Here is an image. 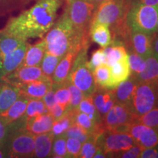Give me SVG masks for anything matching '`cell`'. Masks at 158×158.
<instances>
[{
	"instance_id": "1",
	"label": "cell",
	"mask_w": 158,
	"mask_h": 158,
	"mask_svg": "<svg viewBox=\"0 0 158 158\" xmlns=\"http://www.w3.org/2000/svg\"><path fill=\"white\" fill-rule=\"evenodd\" d=\"M62 4L63 0H37L29 9L11 17L1 31L23 40L43 38L54 24Z\"/></svg>"
},
{
	"instance_id": "2",
	"label": "cell",
	"mask_w": 158,
	"mask_h": 158,
	"mask_svg": "<svg viewBox=\"0 0 158 158\" xmlns=\"http://www.w3.org/2000/svg\"><path fill=\"white\" fill-rule=\"evenodd\" d=\"M43 38L47 52L61 57L69 51H79L85 45H89V37L78 31L65 11Z\"/></svg>"
},
{
	"instance_id": "3",
	"label": "cell",
	"mask_w": 158,
	"mask_h": 158,
	"mask_svg": "<svg viewBox=\"0 0 158 158\" xmlns=\"http://www.w3.org/2000/svg\"><path fill=\"white\" fill-rule=\"evenodd\" d=\"M26 122L27 119L21 117L10 123L11 132L5 144L9 157H33L35 135L26 130Z\"/></svg>"
},
{
	"instance_id": "4",
	"label": "cell",
	"mask_w": 158,
	"mask_h": 158,
	"mask_svg": "<svg viewBox=\"0 0 158 158\" xmlns=\"http://www.w3.org/2000/svg\"><path fill=\"white\" fill-rule=\"evenodd\" d=\"M130 7L129 0H105L95 7L91 23H103L112 31L127 23Z\"/></svg>"
},
{
	"instance_id": "5",
	"label": "cell",
	"mask_w": 158,
	"mask_h": 158,
	"mask_svg": "<svg viewBox=\"0 0 158 158\" xmlns=\"http://www.w3.org/2000/svg\"><path fill=\"white\" fill-rule=\"evenodd\" d=\"M89 46V45H85L79 51L67 78L81 91L85 97L92 95L97 88L93 73L87 65Z\"/></svg>"
},
{
	"instance_id": "6",
	"label": "cell",
	"mask_w": 158,
	"mask_h": 158,
	"mask_svg": "<svg viewBox=\"0 0 158 158\" xmlns=\"http://www.w3.org/2000/svg\"><path fill=\"white\" fill-rule=\"evenodd\" d=\"M158 5H130L127 14V23L130 29L149 35L157 32Z\"/></svg>"
},
{
	"instance_id": "7",
	"label": "cell",
	"mask_w": 158,
	"mask_h": 158,
	"mask_svg": "<svg viewBox=\"0 0 158 158\" xmlns=\"http://www.w3.org/2000/svg\"><path fill=\"white\" fill-rule=\"evenodd\" d=\"M64 11L74 27L81 34L89 37V27L95 5L89 0H66Z\"/></svg>"
},
{
	"instance_id": "8",
	"label": "cell",
	"mask_w": 158,
	"mask_h": 158,
	"mask_svg": "<svg viewBox=\"0 0 158 158\" xmlns=\"http://www.w3.org/2000/svg\"><path fill=\"white\" fill-rule=\"evenodd\" d=\"M158 108V81L139 83L132 100L130 110L136 116Z\"/></svg>"
},
{
	"instance_id": "9",
	"label": "cell",
	"mask_w": 158,
	"mask_h": 158,
	"mask_svg": "<svg viewBox=\"0 0 158 158\" xmlns=\"http://www.w3.org/2000/svg\"><path fill=\"white\" fill-rule=\"evenodd\" d=\"M96 143L107 157H112L114 154L127 150L135 144L130 134L106 130L97 136Z\"/></svg>"
},
{
	"instance_id": "10",
	"label": "cell",
	"mask_w": 158,
	"mask_h": 158,
	"mask_svg": "<svg viewBox=\"0 0 158 158\" xmlns=\"http://www.w3.org/2000/svg\"><path fill=\"white\" fill-rule=\"evenodd\" d=\"M136 116L127 106L116 103L102 119L104 130L127 133L129 126L135 121Z\"/></svg>"
},
{
	"instance_id": "11",
	"label": "cell",
	"mask_w": 158,
	"mask_h": 158,
	"mask_svg": "<svg viewBox=\"0 0 158 158\" xmlns=\"http://www.w3.org/2000/svg\"><path fill=\"white\" fill-rule=\"evenodd\" d=\"M127 133L133 138L135 143L142 149L158 145V129L134 122L129 126Z\"/></svg>"
},
{
	"instance_id": "12",
	"label": "cell",
	"mask_w": 158,
	"mask_h": 158,
	"mask_svg": "<svg viewBox=\"0 0 158 158\" xmlns=\"http://www.w3.org/2000/svg\"><path fill=\"white\" fill-rule=\"evenodd\" d=\"M48 77L43 74L40 66H19L3 79L2 81L19 86Z\"/></svg>"
},
{
	"instance_id": "13",
	"label": "cell",
	"mask_w": 158,
	"mask_h": 158,
	"mask_svg": "<svg viewBox=\"0 0 158 158\" xmlns=\"http://www.w3.org/2000/svg\"><path fill=\"white\" fill-rule=\"evenodd\" d=\"M28 44L27 41H26L14 51L0 61V82L2 81L6 76H8L21 65L25 56Z\"/></svg>"
},
{
	"instance_id": "14",
	"label": "cell",
	"mask_w": 158,
	"mask_h": 158,
	"mask_svg": "<svg viewBox=\"0 0 158 158\" xmlns=\"http://www.w3.org/2000/svg\"><path fill=\"white\" fill-rule=\"evenodd\" d=\"M154 36L155 35L131 30L130 48L128 49H132L140 56L147 59L148 56L153 54L152 42Z\"/></svg>"
},
{
	"instance_id": "15",
	"label": "cell",
	"mask_w": 158,
	"mask_h": 158,
	"mask_svg": "<svg viewBox=\"0 0 158 158\" xmlns=\"http://www.w3.org/2000/svg\"><path fill=\"white\" fill-rule=\"evenodd\" d=\"M53 85L52 78L50 77L27 83L18 86L21 95L28 99H43L45 94L51 89Z\"/></svg>"
},
{
	"instance_id": "16",
	"label": "cell",
	"mask_w": 158,
	"mask_h": 158,
	"mask_svg": "<svg viewBox=\"0 0 158 158\" xmlns=\"http://www.w3.org/2000/svg\"><path fill=\"white\" fill-rule=\"evenodd\" d=\"M92 96L94 106L102 119L110 108L116 103L114 89L97 86Z\"/></svg>"
},
{
	"instance_id": "17",
	"label": "cell",
	"mask_w": 158,
	"mask_h": 158,
	"mask_svg": "<svg viewBox=\"0 0 158 158\" xmlns=\"http://www.w3.org/2000/svg\"><path fill=\"white\" fill-rule=\"evenodd\" d=\"M139 82L136 77L130 75L129 78L118 84L117 87L114 89L116 103L124 105L130 109L133 94Z\"/></svg>"
},
{
	"instance_id": "18",
	"label": "cell",
	"mask_w": 158,
	"mask_h": 158,
	"mask_svg": "<svg viewBox=\"0 0 158 158\" xmlns=\"http://www.w3.org/2000/svg\"><path fill=\"white\" fill-rule=\"evenodd\" d=\"M54 122V119L48 112L27 118L26 122V130L35 135L46 133L51 132Z\"/></svg>"
},
{
	"instance_id": "19",
	"label": "cell",
	"mask_w": 158,
	"mask_h": 158,
	"mask_svg": "<svg viewBox=\"0 0 158 158\" xmlns=\"http://www.w3.org/2000/svg\"><path fill=\"white\" fill-rule=\"evenodd\" d=\"M78 51H70L62 57L55 69L52 76V81L54 84H62L66 81L75 59L78 54Z\"/></svg>"
},
{
	"instance_id": "20",
	"label": "cell",
	"mask_w": 158,
	"mask_h": 158,
	"mask_svg": "<svg viewBox=\"0 0 158 158\" xmlns=\"http://www.w3.org/2000/svg\"><path fill=\"white\" fill-rule=\"evenodd\" d=\"M45 51L46 46L43 38L34 45L28 44L25 56L20 66H40Z\"/></svg>"
},
{
	"instance_id": "21",
	"label": "cell",
	"mask_w": 158,
	"mask_h": 158,
	"mask_svg": "<svg viewBox=\"0 0 158 158\" xmlns=\"http://www.w3.org/2000/svg\"><path fill=\"white\" fill-rule=\"evenodd\" d=\"M0 84V115L7 110L21 95L20 89L4 81Z\"/></svg>"
},
{
	"instance_id": "22",
	"label": "cell",
	"mask_w": 158,
	"mask_h": 158,
	"mask_svg": "<svg viewBox=\"0 0 158 158\" xmlns=\"http://www.w3.org/2000/svg\"><path fill=\"white\" fill-rule=\"evenodd\" d=\"M89 37L94 43H97L102 48L109 45L112 40L109 27L100 23H91Z\"/></svg>"
},
{
	"instance_id": "23",
	"label": "cell",
	"mask_w": 158,
	"mask_h": 158,
	"mask_svg": "<svg viewBox=\"0 0 158 158\" xmlns=\"http://www.w3.org/2000/svg\"><path fill=\"white\" fill-rule=\"evenodd\" d=\"M54 135L51 132L35 135L33 157H50Z\"/></svg>"
},
{
	"instance_id": "24",
	"label": "cell",
	"mask_w": 158,
	"mask_h": 158,
	"mask_svg": "<svg viewBox=\"0 0 158 158\" xmlns=\"http://www.w3.org/2000/svg\"><path fill=\"white\" fill-rule=\"evenodd\" d=\"M112 79V88L116 89L131 75L128 56L121 59L115 64L110 66Z\"/></svg>"
},
{
	"instance_id": "25",
	"label": "cell",
	"mask_w": 158,
	"mask_h": 158,
	"mask_svg": "<svg viewBox=\"0 0 158 158\" xmlns=\"http://www.w3.org/2000/svg\"><path fill=\"white\" fill-rule=\"evenodd\" d=\"M29 100L26 97L21 95L5 113L0 116L8 124L20 119L25 113Z\"/></svg>"
},
{
	"instance_id": "26",
	"label": "cell",
	"mask_w": 158,
	"mask_h": 158,
	"mask_svg": "<svg viewBox=\"0 0 158 158\" xmlns=\"http://www.w3.org/2000/svg\"><path fill=\"white\" fill-rule=\"evenodd\" d=\"M74 123L78 124L92 136H98L103 133L104 128L102 124H98L88 115L76 110L74 114Z\"/></svg>"
},
{
	"instance_id": "27",
	"label": "cell",
	"mask_w": 158,
	"mask_h": 158,
	"mask_svg": "<svg viewBox=\"0 0 158 158\" xmlns=\"http://www.w3.org/2000/svg\"><path fill=\"white\" fill-rule=\"evenodd\" d=\"M135 77L139 83L158 81V59L153 54L148 56L146 59V67L144 70Z\"/></svg>"
},
{
	"instance_id": "28",
	"label": "cell",
	"mask_w": 158,
	"mask_h": 158,
	"mask_svg": "<svg viewBox=\"0 0 158 158\" xmlns=\"http://www.w3.org/2000/svg\"><path fill=\"white\" fill-rule=\"evenodd\" d=\"M27 40L16 38L0 30V61Z\"/></svg>"
},
{
	"instance_id": "29",
	"label": "cell",
	"mask_w": 158,
	"mask_h": 158,
	"mask_svg": "<svg viewBox=\"0 0 158 158\" xmlns=\"http://www.w3.org/2000/svg\"><path fill=\"white\" fill-rule=\"evenodd\" d=\"M106 64L111 66L121 59L127 57L125 47L120 43H110L109 45L103 48Z\"/></svg>"
},
{
	"instance_id": "30",
	"label": "cell",
	"mask_w": 158,
	"mask_h": 158,
	"mask_svg": "<svg viewBox=\"0 0 158 158\" xmlns=\"http://www.w3.org/2000/svg\"><path fill=\"white\" fill-rule=\"evenodd\" d=\"M92 73L97 86L113 89L109 65L107 64H100L92 72Z\"/></svg>"
},
{
	"instance_id": "31",
	"label": "cell",
	"mask_w": 158,
	"mask_h": 158,
	"mask_svg": "<svg viewBox=\"0 0 158 158\" xmlns=\"http://www.w3.org/2000/svg\"><path fill=\"white\" fill-rule=\"evenodd\" d=\"M75 111L67 108L64 115L54 122L51 132L54 135V137L64 134L65 132L69 129V127L74 123Z\"/></svg>"
},
{
	"instance_id": "32",
	"label": "cell",
	"mask_w": 158,
	"mask_h": 158,
	"mask_svg": "<svg viewBox=\"0 0 158 158\" xmlns=\"http://www.w3.org/2000/svg\"><path fill=\"white\" fill-rule=\"evenodd\" d=\"M78 110L88 115L95 123L102 124V118L94 106L92 95L84 97L79 104Z\"/></svg>"
},
{
	"instance_id": "33",
	"label": "cell",
	"mask_w": 158,
	"mask_h": 158,
	"mask_svg": "<svg viewBox=\"0 0 158 158\" xmlns=\"http://www.w3.org/2000/svg\"><path fill=\"white\" fill-rule=\"evenodd\" d=\"M48 112L43 99H29L23 117L27 119Z\"/></svg>"
},
{
	"instance_id": "34",
	"label": "cell",
	"mask_w": 158,
	"mask_h": 158,
	"mask_svg": "<svg viewBox=\"0 0 158 158\" xmlns=\"http://www.w3.org/2000/svg\"><path fill=\"white\" fill-rule=\"evenodd\" d=\"M127 53L128 55V60H129L131 75L134 76H138L145 69L146 59L140 56L139 54H138L132 49H128L127 50Z\"/></svg>"
},
{
	"instance_id": "35",
	"label": "cell",
	"mask_w": 158,
	"mask_h": 158,
	"mask_svg": "<svg viewBox=\"0 0 158 158\" xmlns=\"http://www.w3.org/2000/svg\"><path fill=\"white\" fill-rule=\"evenodd\" d=\"M62 57L55 56L45 51L44 56H43L42 62L40 64V68L42 70L43 74L45 76L52 78L55 69L58 65L59 62L62 59Z\"/></svg>"
},
{
	"instance_id": "36",
	"label": "cell",
	"mask_w": 158,
	"mask_h": 158,
	"mask_svg": "<svg viewBox=\"0 0 158 158\" xmlns=\"http://www.w3.org/2000/svg\"><path fill=\"white\" fill-rule=\"evenodd\" d=\"M66 138L64 134L54 137L50 157L69 158L68 150H67Z\"/></svg>"
},
{
	"instance_id": "37",
	"label": "cell",
	"mask_w": 158,
	"mask_h": 158,
	"mask_svg": "<svg viewBox=\"0 0 158 158\" xmlns=\"http://www.w3.org/2000/svg\"><path fill=\"white\" fill-rule=\"evenodd\" d=\"M55 89V98L58 103L68 108L70 99V92L66 81L62 84L53 83Z\"/></svg>"
},
{
	"instance_id": "38",
	"label": "cell",
	"mask_w": 158,
	"mask_h": 158,
	"mask_svg": "<svg viewBox=\"0 0 158 158\" xmlns=\"http://www.w3.org/2000/svg\"><path fill=\"white\" fill-rule=\"evenodd\" d=\"M67 85H68L69 90L70 92V102L68 106V109L71 110H78V106L81 100L84 98V94L81 91L78 87H76L73 84H72L68 80H66Z\"/></svg>"
},
{
	"instance_id": "39",
	"label": "cell",
	"mask_w": 158,
	"mask_h": 158,
	"mask_svg": "<svg viewBox=\"0 0 158 158\" xmlns=\"http://www.w3.org/2000/svg\"><path fill=\"white\" fill-rule=\"evenodd\" d=\"M98 147L96 143L95 136H90L84 143H82L78 158H92L96 153Z\"/></svg>"
},
{
	"instance_id": "40",
	"label": "cell",
	"mask_w": 158,
	"mask_h": 158,
	"mask_svg": "<svg viewBox=\"0 0 158 158\" xmlns=\"http://www.w3.org/2000/svg\"><path fill=\"white\" fill-rule=\"evenodd\" d=\"M135 122L158 129V108H154L141 116H136Z\"/></svg>"
},
{
	"instance_id": "41",
	"label": "cell",
	"mask_w": 158,
	"mask_h": 158,
	"mask_svg": "<svg viewBox=\"0 0 158 158\" xmlns=\"http://www.w3.org/2000/svg\"><path fill=\"white\" fill-rule=\"evenodd\" d=\"M64 135L66 138H73L80 141L81 143H84L90 137V134L87 133L84 128L76 123H73L69 127V129L65 132Z\"/></svg>"
},
{
	"instance_id": "42",
	"label": "cell",
	"mask_w": 158,
	"mask_h": 158,
	"mask_svg": "<svg viewBox=\"0 0 158 158\" xmlns=\"http://www.w3.org/2000/svg\"><path fill=\"white\" fill-rule=\"evenodd\" d=\"M102 64H106V60L103 48H100L94 51L91 56V59L88 60L87 65L89 70L93 72L98 66Z\"/></svg>"
},
{
	"instance_id": "43",
	"label": "cell",
	"mask_w": 158,
	"mask_h": 158,
	"mask_svg": "<svg viewBox=\"0 0 158 158\" xmlns=\"http://www.w3.org/2000/svg\"><path fill=\"white\" fill-rule=\"evenodd\" d=\"M23 4L24 0H0V15L14 10Z\"/></svg>"
},
{
	"instance_id": "44",
	"label": "cell",
	"mask_w": 158,
	"mask_h": 158,
	"mask_svg": "<svg viewBox=\"0 0 158 158\" xmlns=\"http://www.w3.org/2000/svg\"><path fill=\"white\" fill-rule=\"evenodd\" d=\"M66 145L69 158L78 157L82 145L81 142L76 138L68 137L66 138Z\"/></svg>"
},
{
	"instance_id": "45",
	"label": "cell",
	"mask_w": 158,
	"mask_h": 158,
	"mask_svg": "<svg viewBox=\"0 0 158 158\" xmlns=\"http://www.w3.org/2000/svg\"><path fill=\"white\" fill-rule=\"evenodd\" d=\"M142 151V149L137 144H135L127 150L121 152L112 156V157H122V158H138L140 157V154Z\"/></svg>"
},
{
	"instance_id": "46",
	"label": "cell",
	"mask_w": 158,
	"mask_h": 158,
	"mask_svg": "<svg viewBox=\"0 0 158 158\" xmlns=\"http://www.w3.org/2000/svg\"><path fill=\"white\" fill-rule=\"evenodd\" d=\"M11 132V124H8L0 116V146L5 145Z\"/></svg>"
},
{
	"instance_id": "47",
	"label": "cell",
	"mask_w": 158,
	"mask_h": 158,
	"mask_svg": "<svg viewBox=\"0 0 158 158\" xmlns=\"http://www.w3.org/2000/svg\"><path fill=\"white\" fill-rule=\"evenodd\" d=\"M43 100L46 108H48V111L56 103V98H55V89L54 85H52V87H51V89L45 94V96L43 98Z\"/></svg>"
},
{
	"instance_id": "48",
	"label": "cell",
	"mask_w": 158,
	"mask_h": 158,
	"mask_svg": "<svg viewBox=\"0 0 158 158\" xmlns=\"http://www.w3.org/2000/svg\"><path fill=\"white\" fill-rule=\"evenodd\" d=\"M67 110V108L65 106H62V105L56 102V104L53 106V108L49 110V114H51L53 118L55 120L59 119L64 115Z\"/></svg>"
},
{
	"instance_id": "49",
	"label": "cell",
	"mask_w": 158,
	"mask_h": 158,
	"mask_svg": "<svg viewBox=\"0 0 158 158\" xmlns=\"http://www.w3.org/2000/svg\"><path fill=\"white\" fill-rule=\"evenodd\" d=\"M141 158H158V145L155 147L147 148L142 149L140 157Z\"/></svg>"
},
{
	"instance_id": "50",
	"label": "cell",
	"mask_w": 158,
	"mask_h": 158,
	"mask_svg": "<svg viewBox=\"0 0 158 158\" xmlns=\"http://www.w3.org/2000/svg\"><path fill=\"white\" fill-rule=\"evenodd\" d=\"M130 5L139 4V5L156 6L158 5V0H129Z\"/></svg>"
},
{
	"instance_id": "51",
	"label": "cell",
	"mask_w": 158,
	"mask_h": 158,
	"mask_svg": "<svg viewBox=\"0 0 158 158\" xmlns=\"http://www.w3.org/2000/svg\"><path fill=\"white\" fill-rule=\"evenodd\" d=\"M153 55L158 59V33H155L152 42Z\"/></svg>"
},
{
	"instance_id": "52",
	"label": "cell",
	"mask_w": 158,
	"mask_h": 158,
	"mask_svg": "<svg viewBox=\"0 0 158 158\" xmlns=\"http://www.w3.org/2000/svg\"><path fill=\"white\" fill-rule=\"evenodd\" d=\"M8 152L5 145L0 146V158H8Z\"/></svg>"
},
{
	"instance_id": "53",
	"label": "cell",
	"mask_w": 158,
	"mask_h": 158,
	"mask_svg": "<svg viewBox=\"0 0 158 158\" xmlns=\"http://www.w3.org/2000/svg\"><path fill=\"white\" fill-rule=\"evenodd\" d=\"M94 158H106L107 157V156H106V154H105L103 152H102V149H98V150H97L96 153L94 154Z\"/></svg>"
},
{
	"instance_id": "54",
	"label": "cell",
	"mask_w": 158,
	"mask_h": 158,
	"mask_svg": "<svg viewBox=\"0 0 158 158\" xmlns=\"http://www.w3.org/2000/svg\"><path fill=\"white\" fill-rule=\"evenodd\" d=\"M91 2H92L94 4V5H95V7H97L98 5H100V3L102 2H104L105 0H89Z\"/></svg>"
},
{
	"instance_id": "55",
	"label": "cell",
	"mask_w": 158,
	"mask_h": 158,
	"mask_svg": "<svg viewBox=\"0 0 158 158\" xmlns=\"http://www.w3.org/2000/svg\"><path fill=\"white\" fill-rule=\"evenodd\" d=\"M156 33H158V18H157V32Z\"/></svg>"
},
{
	"instance_id": "56",
	"label": "cell",
	"mask_w": 158,
	"mask_h": 158,
	"mask_svg": "<svg viewBox=\"0 0 158 158\" xmlns=\"http://www.w3.org/2000/svg\"><path fill=\"white\" fill-rule=\"evenodd\" d=\"M30 1H31V0H24V2H25V4H26V3H28L29 2H30Z\"/></svg>"
}]
</instances>
